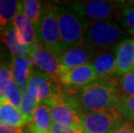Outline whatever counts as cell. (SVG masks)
Here are the masks:
<instances>
[{
  "instance_id": "6da1fadb",
  "label": "cell",
  "mask_w": 134,
  "mask_h": 133,
  "mask_svg": "<svg viewBox=\"0 0 134 133\" xmlns=\"http://www.w3.org/2000/svg\"><path fill=\"white\" fill-rule=\"evenodd\" d=\"M67 94L81 116L116 107L120 92L116 80L98 79L76 92Z\"/></svg>"
},
{
  "instance_id": "7a4b0ae2",
  "label": "cell",
  "mask_w": 134,
  "mask_h": 133,
  "mask_svg": "<svg viewBox=\"0 0 134 133\" xmlns=\"http://www.w3.org/2000/svg\"><path fill=\"white\" fill-rule=\"evenodd\" d=\"M57 20L63 50L75 45L84 44L87 24L78 12L75 4L58 5Z\"/></svg>"
},
{
  "instance_id": "3957f363",
  "label": "cell",
  "mask_w": 134,
  "mask_h": 133,
  "mask_svg": "<svg viewBox=\"0 0 134 133\" xmlns=\"http://www.w3.org/2000/svg\"><path fill=\"white\" fill-rule=\"evenodd\" d=\"M57 4L52 3H42L36 34L38 43L59 57L63 49L57 20Z\"/></svg>"
},
{
  "instance_id": "277c9868",
  "label": "cell",
  "mask_w": 134,
  "mask_h": 133,
  "mask_svg": "<svg viewBox=\"0 0 134 133\" xmlns=\"http://www.w3.org/2000/svg\"><path fill=\"white\" fill-rule=\"evenodd\" d=\"M125 36V30L116 22L97 21L87 25L84 44L95 49H109L113 45H118Z\"/></svg>"
},
{
  "instance_id": "5b68a950",
  "label": "cell",
  "mask_w": 134,
  "mask_h": 133,
  "mask_svg": "<svg viewBox=\"0 0 134 133\" xmlns=\"http://www.w3.org/2000/svg\"><path fill=\"white\" fill-rule=\"evenodd\" d=\"M75 5L87 24L119 18L125 7V2L105 0H91L76 3Z\"/></svg>"
},
{
  "instance_id": "8992f818",
  "label": "cell",
  "mask_w": 134,
  "mask_h": 133,
  "mask_svg": "<svg viewBox=\"0 0 134 133\" xmlns=\"http://www.w3.org/2000/svg\"><path fill=\"white\" fill-rule=\"evenodd\" d=\"M85 133H113L124 123V117L116 107L81 116Z\"/></svg>"
},
{
  "instance_id": "52a82bcc",
  "label": "cell",
  "mask_w": 134,
  "mask_h": 133,
  "mask_svg": "<svg viewBox=\"0 0 134 133\" xmlns=\"http://www.w3.org/2000/svg\"><path fill=\"white\" fill-rule=\"evenodd\" d=\"M59 85H61L59 81L52 80L45 73L35 68L28 80V86L34 87L37 91L40 104H46L49 106L66 96L65 90Z\"/></svg>"
},
{
  "instance_id": "ba28073f",
  "label": "cell",
  "mask_w": 134,
  "mask_h": 133,
  "mask_svg": "<svg viewBox=\"0 0 134 133\" xmlns=\"http://www.w3.org/2000/svg\"><path fill=\"white\" fill-rule=\"evenodd\" d=\"M50 107L54 123L72 129L77 132L84 133L81 114L77 111L75 105L71 102L67 92L63 99L51 105Z\"/></svg>"
},
{
  "instance_id": "9c48e42d",
  "label": "cell",
  "mask_w": 134,
  "mask_h": 133,
  "mask_svg": "<svg viewBox=\"0 0 134 133\" xmlns=\"http://www.w3.org/2000/svg\"><path fill=\"white\" fill-rule=\"evenodd\" d=\"M98 80L91 62L61 73L59 83L68 93H75L82 87Z\"/></svg>"
},
{
  "instance_id": "30bf717a",
  "label": "cell",
  "mask_w": 134,
  "mask_h": 133,
  "mask_svg": "<svg viewBox=\"0 0 134 133\" xmlns=\"http://www.w3.org/2000/svg\"><path fill=\"white\" fill-rule=\"evenodd\" d=\"M29 57L31 58L39 71L45 73L52 80L59 81L62 67L57 55L48 51L42 44L37 42L30 47Z\"/></svg>"
},
{
  "instance_id": "8fae6325",
  "label": "cell",
  "mask_w": 134,
  "mask_h": 133,
  "mask_svg": "<svg viewBox=\"0 0 134 133\" xmlns=\"http://www.w3.org/2000/svg\"><path fill=\"white\" fill-rule=\"evenodd\" d=\"M97 54V49L85 44L67 48L59 55L62 73L92 62Z\"/></svg>"
},
{
  "instance_id": "7c38bea8",
  "label": "cell",
  "mask_w": 134,
  "mask_h": 133,
  "mask_svg": "<svg viewBox=\"0 0 134 133\" xmlns=\"http://www.w3.org/2000/svg\"><path fill=\"white\" fill-rule=\"evenodd\" d=\"M91 63L98 79L108 80L113 75L117 74L115 49H104V51L98 53Z\"/></svg>"
},
{
  "instance_id": "4fadbf2b",
  "label": "cell",
  "mask_w": 134,
  "mask_h": 133,
  "mask_svg": "<svg viewBox=\"0 0 134 133\" xmlns=\"http://www.w3.org/2000/svg\"><path fill=\"white\" fill-rule=\"evenodd\" d=\"M13 28L16 31L19 42L23 45L31 47L37 43V38L32 24L25 16L22 1H19L18 13L13 20Z\"/></svg>"
},
{
  "instance_id": "5bb4252c",
  "label": "cell",
  "mask_w": 134,
  "mask_h": 133,
  "mask_svg": "<svg viewBox=\"0 0 134 133\" xmlns=\"http://www.w3.org/2000/svg\"><path fill=\"white\" fill-rule=\"evenodd\" d=\"M117 75L134 71V40L125 39L115 47Z\"/></svg>"
},
{
  "instance_id": "9a60e30c",
  "label": "cell",
  "mask_w": 134,
  "mask_h": 133,
  "mask_svg": "<svg viewBox=\"0 0 134 133\" xmlns=\"http://www.w3.org/2000/svg\"><path fill=\"white\" fill-rule=\"evenodd\" d=\"M34 62L31 58L27 57H12L11 59V73L13 80L18 84L23 92L27 88L28 80L34 69Z\"/></svg>"
},
{
  "instance_id": "2e32d148",
  "label": "cell",
  "mask_w": 134,
  "mask_h": 133,
  "mask_svg": "<svg viewBox=\"0 0 134 133\" xmlns=\"http://www.w3.org/2000/svg\"><path fill=\"white\" fill-rule=\"evenodd\" d=\"M53 124L51 107L46 104H39L29 124L32 133H48Z\"/></svg>"
},
{
  "instance_id": "e0dca14e",
  "label": "cell",
  "mask_w": 134,
  "mask_h": 133,
  "mask_svg": "<svg viewBox=\"0 0 134 133\" xmlns=\"http://www.w3.org/2000/svg\"><path fill=\"white\" fill-rule=\"evenodd\" d=\"M0 124L22 128L27 124V121L20 108L5 100H0Z\"/></svg>"
},
{
  "instance_id": "ac0fdd59",
  "label": "cell",
  "mask_w": 134,
  "mask_h": 133,
  "mask_svg": "<svg viewBox=\"0 0 134 133\" xmlns=\"http://www.w3.org/2000/svg\"><path fill=\"white\" fill-rule=\"evenodd\" d=\"M1 41L6 45L12 57H27L29 56L30 47L23 45L19 42L16 31L13 26L3 30Z\"/></svg>"
},
{
  "instance_id": "d6986e66",
  "label": "cell",
  "mask_w": 134,
  "mask_h": 133,
  "mask_svg": "<svg viewBox=\"0 0 134 133\" xmlns=\"http://www.w3.org/2000/svg\"><path fill=\"white\" fill-rule=\"evenodd\" d=\"M39 104L40 102L38 100L37 91L34 87L28 86L23 94L22 103L20 106V110L26 118L27 124H30L31 123L34 112H35L36 107L39 106Z\"/></svg>"
},
{
  "instance_id": "ffe728a7",
  "label": "cell",
  "mask_w": 134,
  "mask_h": 133,
  "mask_svg": "<svg viewBox=\"0 0 134 133\" xmlns=\"http://www.w3.org/2000/svg\"><path fill=\"white\" fill-rule=\"evenodd\" d=\"M18 1L0 0V29L11 27L18 10Z\"/></svg>"
},
{
  "instance_id": "44dd1931",
  "label": "cell",
  "mask_w": 134,
  "mask_h": 133,
  "mask_svg": "<svg viewBox=\"0 0 134 133\" xmlns=\"http://www.w3.org/2000/svg\"><path fill=\"white\" fill-rule=\"evenodd\" d=\"M22 4L25 16L32 24L36 31L39 24L42 6L41 2L37 0H24V1H22Z\"/></svg>"
},
{
  "instance_id": "7402d4cb",
  "label": "cell",
  "mask_w": 134,
  "mask_h": 133,
  "mask_svg": "<svg viewBox=\"0 0 134 133\" xmlns=\"http://www.w3.org/2000/svg\"><path fill=\"white\" fill-rule=\"evenodd\" d=\"M13 80L10 65L0 64V100H6L7 90Z\"/></svg>"
},
{
  "instance_id": "603a6c76",
  "label": "cell",
  "mask_w": 134,
  "mask_h": 133,
  "mask_svg": "<svg viewBox=\"0 0 134 133\" xmlns=\"http://www.w3.org/2000/svg\"><path fill=\"white\" fill-rule=\"evenodd\" d=\"M116 108L128 121L134 122V96H119Z\"/></svg>"
},
{
  "instance_id": "cb8c5ba5",
  "label": "cell",
  "mask_w": 134,
  "mask_h": 133,
  "mask_svg": "<svg viewBox=\"0 0 134 133\" xmlns=\"http://www.w3.org/2000/svg\"><path fill=\"white\" fill-rule=\"evenodd\" d=\"M119 88L120 95L134 96V71L121 75Z\"/></svg>"
},
{
  "instance_id": "d4e9b609",
  "label": "cell",
  "mask_w": 134,
  "mask_h": 133,
  "mask_svg": "<svg viewBox=\"0 0 134 133\" xmlns=\"http://www.w3.org/2000/svg\"><path fill=\"white\" fill-rule=\"evenodd\" d=\"M23 94H24V92L21 89V87L18 86V83L12 80L10 86L7 90L6 100L15 107L20 108L23 100Z\"/></svg>"
},
{
  "instance_id": "484cf974",
  "label": "cell",
  "mask_w": 134,
  "mask_h": 133,
  "mask_svg": "<svg viewBox=\"0 0 134 133\" xmlns=\"http://www.w3.org/2000/svg\"><path fill=\"white\" fill-rule=\"evenodd\" d=\"M118 18L122 27L130 31L134 29V4L125 6Z\"/></svg>"
},
{
  "instance_id": "4316f807",
  "label": "cell",
  "mask_w": 134,
  "mask_h": 133,
  "mask_svg": "<svg viewBox=\"0 0 134 133\" xmlns=\"http://www.w3.org/2000/svg\"><path fill=\"white\" fill-rule=\"evenodd\" d=\"M113 133H134V122L125 121Z\"/></svg>"
},
{
  "instance_id": "83f0119b",
  "label": "cell",
  "mask_w": 134,
  "mask_h": 133,
  "mask_svg": "<svg viewBox=\"0 0 134 133\" xmlns=\"http://www.w3.org/2000/svg\"><path fill=\"white\" fill-rule=\"evenodd\" d=\"M50 132L51 133H80V132L74 131L72 129L66 128V127H63V126L60 125V124H57L54 122H53L52 126H51V128H50Z\"/></svg>"
},
{
  "instance_id": "f1b7e54d",
  "label": "cell",
  "mask_w": 134,
  "mask_h": 133,
  "mask_svg": "<svg viewBox=\"0 0 134 133\" xmlns=\"http://www.w3.org/2000/svg\"><path fill=\"white\" fill-rule=\"evenodd\" d=\"M20 130L21 128H18V127L8 125V124H0V133H18Z\"/></svg>"
},
{
  "instance_id": "f546056e",
  "label": "cell",
  "mask_w": 134,
  "mask_h": 133,
  "mask_svg": "<svg viewBox=\"0 0 134 133\" xmlns=\"http://www.w3.org/2000/svg\"><path fill=\"white\" fill-rule=\"evenodd\" d=\"M131 32H132V35L134 36V29H133L132 30H131Z\"/></svg>"
},
{
  "instance_id": "4dcf8cb0",
  "label": "cell",
  "mask_w": 134,
  "mask_h": 133,
  "mask_svg": "<svg viewBox=\"0 0 134 133\" xmlns=\"http://www.w3.org/2000/svg\"><path fill=\"white\" fill-rule=\"evenodd\" d=\"M48 133H51V132H48Z\"/></svg>"
},
{
  "instance_id": "1f68e13d",
  "label": "cell",
  "mask_w": 134,
  "mask_h": 133,
  "mask_svg": "<svg viewBox=\"0 0 134 133\" xmlns=\"http://www.w3.org/2000/svg\"><path fill=\"white\" fill-rule=\"evenodd\" d=\"M84 133H85V132H84Z\"/></svg>"
}]
</instances>
